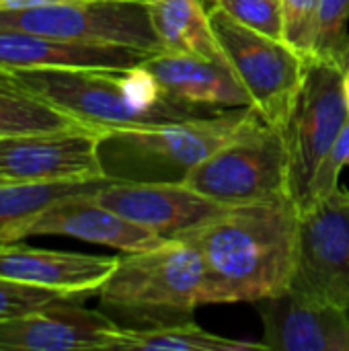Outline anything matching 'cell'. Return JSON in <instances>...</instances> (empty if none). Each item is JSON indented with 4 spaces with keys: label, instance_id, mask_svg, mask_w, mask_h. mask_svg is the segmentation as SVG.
Instances as JSON below:
<instances>
[{
    "label": "cell",
    "instance_id": "cell-1",
    "mask_svg": "<svg viewBox=\"0 0 349 351\" xmlns=\"http://www.w3.org/2000/svg\"><path fill=\"white\" fill-rule=\"evenodd\" d=\"M298 206L292 195L226 206L179 239L204 263V306L259 302L290 288Z\"/></svg>",
    "mask_w": 349,
    "mask_h": 351
},
{
    "label": "cell",
    "instance_id": "cell-2",
    "mask_svg": "<svg viewBox=\"0 0 349 351\" xmlns=\"http://www.w3.org/2000/svg\"><path fill=\"white\" fill-rule=\"evenodd\" d=\"M12 72L21 88L105 134L224 111L169 97L144 62L130 68H21Z\"/></svg>",
    "mask_w": 349,
    "mask_h": 351
},
{
    "label": "cell",
    "instance_id": "cell-3",
    "mask_svg": "<svg viewBox=\"0 0 349 351\" xmlns=\"http://www.w3.org/2000/svg\"><path fill=\"white\" fill-rule=\"evenodd\" d=\"M204 263L185 239L125 253L99 290L101 311L123 329H154L191 321L204 306Z\"/></svg>",
    "mask_w": 349,
    "mask_h": 351
},
{
    "label": "cell",
    "instance_id": "cell-4",
    "mask_svg": "<svg viewBox=\"0 0 349 351\" xmlns=\"http://www.w3.org/2000/svg\"><path fill=\"white\" fill-rule=\"evenodd\" d=\"M257 119L261 117L253 107H239L197 119L107 132L101 140L103 171L117 181L183 183L200 162Z\"/></svg>",
    "mask_w": 349,
    "mask_h": 351
},
{
    "label": "cell",
    "instance_id": "cell-5",
    "mask_svg": "<svg viewBox=\"0 0 349 351\" xmlns=\"http://www.w3.org/2000/svg\"><path fill=\"white\" fill-rule=\"evenodd\" d=\"M183 183L224 206L292 195L284 130L257 119L241 136L200 162Z\"/></svg>",
    "mask_w": 349,
    "mask_h": 351
},
{
    "label": "cell",
    "instance_id": "cell-6",
    "mask_svg": "<svg viewBox=\"0 0 349 351\" xmlns=\"http://www.w3.org/2000/svg\"><path fill=\"white\" fill-rule=\"evenodd\" d=\"M210 19L230 70L249 95L251 107L267 125L286 130L309 62L284 41L257 33L218 8H210Z\"/></svg>",
    "mask_w": 349,
    "mask_h": 351
},
{
    "label": "cell",
    "instance_id": "cell-7",
    "mask_svg": "<svg viewBox=\"0 0 349 351\" xmlns=\"http://www.w3.org/2000/svg\"><path fill=\"white\" fill-rule=\"evenodd\" d=\"M0 29L64 41L123 45L146 53L165 51L148 0H62L35 8L0 10Z\"/></svg>",
    "mask_w": 349,
    "mask_h": 351
},
{
    "label": "cell",
    "instance_id": "cell-8",
    "mask_svg": "<svg viewBox=\"0 0 349 351\" xmlns=\"http://www.w3.org/2000/svg\"><path fill=\"white\" fill-rule=\"evenodd\" d=\"M349 311V191L331 193L298 210L290 288Z\"/></svg>",
    "mask_w": 349,
    "mask_h": 351
},
{
    "label": "cell",
    "instance_id": "cell-9",
    "mask_svg": "<svg viewBox=\"0 0 349 351\" xmlns=\"http://www.w3.org/2000/svg\"><path fill=\"white\" fill-rule=\"evenodd\" d=\"M349 119L341 68L333 64H309L306 78L284 130L290 156V193L298 206H306L311 183Z\"/></svg>",
    "mask_w": 349,
    "mask_h": 351
},
{
    "label": "cell",
    "instance_id": "cell-10",
    "mask_svg": "<svg viewBox=\"0 0 349 351\" xmlns=\"http://www.w3.org/2000/svg\"><path fill=\"white\" fill-rule=\"evenodd\" d=\"M105 132L76 125L0 138V183H49L107 177L101 162Z\"/></svg>",
    "mask_w": 349,
    "mask_h": 351
},
{
    "label": "cell",
    "instance_id": "cell-11",
    "mask_svg": "<svg viewBox=\"0 0 349 351\" xmlns=\"http://www.w3.org/2000/svg\"><path fill=\"white\" fill-rule=\"evenodd\" d=\"M123 327L103 311L68 298L37 313L0 321V351L119 350Z\"/></svg>",
    "mask_w": 349,
    "mask_h": 351
},
{
    "label": "cell",
    "instance_id": "cell-12",
    "mask_svg": "<svg viewBox=\"0 0 349 351\" xmlns=\"http://www.w3.org/2000/svg\"><path fill=\"white\" fill-rule=\"evenodd\" d=\"M93 197L167 241L183 237L226 208L185 183L113 181Z\"/></svg>",
    "mask_w": 349,
    "mask_h": 351
},
{
    "label": "cell",
    "instance_id": "cell-13",
    "mask_svg": "<svg viewBox=\"0 0 349 351\" xmlns=\"http://www.w3.org/2000/svg\"><path fill=\"white\" fill-rule=\"evenodd\" d=\"M263 343L276 351H349V311L286 290L255 302Z\"/></svg>",
    "mask_w": 349,
    "mask_h": 351
},
{
    "label": "cell",
    "instance_id": "cell-14",
    "mask_svg": "<svg viewBox=\"0 0 349 351\" xmlns=\"http://www.w3.org/2000/svg\"><path fill=\"white\" fill-rule=\"evenodd\" d=\"M117 265V255L49 251L14 243L0 245V278L64 292L82 300L99 294Z\"/></svg>",
    "mask_w": 349,
    "mask_h": 351
},
{
    "label": "cell",
    "instance_id": "cell-15",
    "mask_svg": "<svg viewBox=\"0 0 349 351\" xmlns=\"http://www.w3.org/2000/svg\"><path fill=\"white\" fill-rule=\"evenodd\" d=\"M95 193L60 199L45 208L27 228V237H70L93 245L136 253L167 239L99 204Z\"/></svg>",
    "mask_w": 349,
    "mask_h": 351
},
{
    "label": "cell",
    "instance_id": "cell-16",
    "mask_svg": "<svg viewBox=\"0 0 349 351\" xmlns=\"http://www.w3.org/2000/svg\"><path fill=\"white\" fill-rule=\"evenodd\" d=\"M144 66L154 74L160 88L181 103L212 109L251 107L249 95L224 62L158 51L146 58Z\"/></svg>",
    "mask_w": 349,
    "mask_h": 351
},
{
    "label": "cell",
    "instance_id": "cell-17",
    "mask_svg": "<svg viewBox=\"0 0 349 351\" xmlns=\"http://www.w3.org/2000/svg\"><path fill=\"white\" fill-rule=\"evenodd\" d=\"M152 53L123 45H99L51 39L0 29V68H130Z\"/></svg>",
    "mask_w": 349,
    "mask_h": 351
},
{
    "label": "cell",
    "instance_id": "cell-18",
    "mask_svg": "<svg viewBox=\"0 0 349 351\" xmlns=\"http://www.w3.org/2000/svg\"><path fill=\"white\" fill-rule=\"evenodd\" d=\"M148 12L165 51L228 64L204 0H148Z\"/></svg>",
    "mask_w": 349,
    "mask_h": 351
},
{
    "label": "cell",
    "instance_id": "cell-19",
    "mask_svg": "<svg viewBox=\"0 0 349 351\" xmlns=\"http://www.w3.org/2000/svg\"><path fill=\"white\" fill-rule=\"evenodd\" d=\"M117 179L97 177L78 181H49V183H0V245H10L27 237L31 222L51 204L97 193Z\"/></svg>",
    "mask_w": 349,
    "mask_h": 351
},
{
    "label": "cell",
    "instance_id": "cell-20",
    "mask_svg": "<svg viewBox=\"0 0 349 351\" xmlns=\"http://www.w3.org/2000/svg\"><path fill=\"white\" fill-rule=\"evenodd\" d=\"M119 350L134 351H267V346L216 335L193 321L154 329H123Z\"/></svg>",
    "mask_w": 349,
    "mask_h": 351
},
{
    "label": "cell",
    "instance_id": "cell-21",
    "mask_svg": "<svg viewBox=\"0 0 349 351\" xmlns=\"http://www.w3.org/2000/svg\"><path fill=\"white\" fill-rule=\"evenodd\" d=\"M82 125L64 111L56 109L37 95L16 86L0 84V138L35 134V132H56Z\"/></svg>",
    "mask_w": 349,
    "mask_h": 351
},
{
    "label": "cell",
    "instance_id": "cell-22",
    "mask_svg": "<svg viewBox=\"0 0 349 351\" xmlns=\"http://www.w3.org/2000/svg\"><path fill=\"white\" fill-rule=\"evenodd\" d=\"M349 0H321L315 35V62L341 68L349 45Z\"/></svg>",
    "mask_w": 349,
    "mask_h": 351
},
{
    "label": "cell",
    "instance_id": "cell-23",
    "mask_svg": "<svg viewBox=\"0 0 349 351\" xmlns=\"http://www.w3.org/2000/svg\"><path fill=\"white\" fill-rule=\"evenodd\" d=\"M321 0H280L284 43L309 64L315 62V35Z\"/></svg>",
    "mask_w": 349,
    "mask_h": 351
},
{
    "label": "cell",
    "instance_id": "cell-24",
    "mask_svg": "<svg viewBox=\"0 0 349 351\" xmlns=\"http://www.w3.org/2000/svg\"><path fill=\"white\" fill-rule=\"evenodd\" d=\"M68 298H76V296L39 288V286H31V284H23V282L8 280V278H0V321L31 315V313L51 306L60 300H68ZM78 300H82V298H78Z\"/></svg>",
    "mask_w": 349,
    "mask_h": 351
},
{
    "label": "cell",
    "instance_id": "cell-25",
    "mask_svg": "<svg viewBox=\"0 0 349 351\" xmlns=\"http://www.w3.org/2000/svg\"><path fill=\"white\" fill-rule=\"evenodd\" d=\"M212 8L226 12L237 23L284 41L280 0H216Z\"/></svg>",
    "mask_w": 349,
    "mask_h": 351
},
{
    "label": "cell",
    "instance_id": "cell-26",
    "mask_svg": "<svg viewBox=\"0 0 349 351\" xmlns=\"http://www.w3.org/2000/svg\"><path fill=\"white\" fill-rule=\"evenodd\" d=\"M344 167H349V119L346 121L344 130L339 132L335 144L331 146V150L323 158V162H321V167H319V171H317V175H315V179L311 183L306 206L311 202L331 193L339 185V173H341Z\"/></svg>",
    "mask_w": 349,
    "mask_h": 351
},
{
    "label": "cell",
    "instance_id": "cell-27",
    "mask_svg": "<svg viewBox=\"0 0 349 351\" xmlns=\"http://www.w3.org/2000/svg\"><path fill=\"white\" fill-rule=\"evenodd\" d=\"M62 0H0V10H21V8H35V6H45Z\"/></svg>",
    "mask_w": 349,
    "mask_h": 351
},
{
    "label": "cell",
    "instance_id": "cell-28",
    "mask_svg": "<svg viewBox=\"0 0 349 351\" xmlns=\"http://www.w3.org/2000/svg\"><path fill=\"white\" fill-rule=\"evenodd\" d=\"M341 78H344V90H346V99H348L349 105V45L346 58H344V64H341Z\"/></svg>",
    "mask_w": 349,
    "mask_h": 351
},
{
    "label": "cell",
    "instance_id": "cell-29",
    "mask_svg": "<svg viewBox=\"0 0 349 351\" xmlns=\"http://www.w3.org/2000/svg\"><path fill=\"white\" fill-rule=\"evenodd\" d=\"M0 84H16L14 80V72L8 68H0ZM19 86V84H16Z\"/></svg>",
    "mask_w": 349,
    "mask_h": 351
},
{
    "label": "cell",
    "instance_id": "cell-30",
    "mask_svg": "<svg viewBox=\"0 0 349 351\" xmlns=\"http://www.w3.org/2000/svg\"><path fill=\"white\" fill-rule=\"evenodd\" d=\"M204 2H206V4H208V8H212V6H214V2H216V0H204Z\"/></svg>",
    "mask_w": 349,
    "mask_h": 351
}]
</instances>
